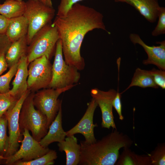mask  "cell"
Returning a JSON list of instances; mask_svg holds the SVG:
<instances>
[{
    "label": "cell",
    "mask_w": 165,
    "mask_h": 165,
    "mask_svg": "<svg viewBox=\"0 0 165 165\" xmlns=\"http://www.w3.org/2000/svg\"><path fill=\"white\" fill-rule=\"evenodd\" d=\"M159 20L157 24L152 32L153 36L165 34V8L161 7L158 14Z\"/></svg>",
    "instance_id": "cell-28"
},
{
    "label": "cell",
    "mask_w": 165,
    "mask_h": 165,
    "mask_svg": "<svg viewBox=\"0 0 165 165\" xmlns=\"http://www.w3.org/2000/svg\"><path fill=\"white\" fill-rule=\"evenodd\" d=\"M8 122L4 115L0 117V159L6 154L9 145V137L7 135Z\"/></svg>",
    "instance_id": "cell-24"
},
{
    "label": "cell",
    "mask_w": 165,
    "mask_h": 165,
    "mask_svg": "<svg viewBox=\"0 0 165 165\" xmlns=\"http://www.w3.org/2000/svg\"><path fill=\"white\" fill-rule=\"evenodd\" d=\"M59 39L57 28L53 23L43 27L35 35L28 45L27 55L29 64L43 56L50 60L55 51Z\"/></svg>",
    "instance_id": "cell-4"
},
{
    "label": "cell",
    "mask_w": 165,
    "mask_h": 165,
    "mask_svg": "<svg viewBox=\"0 0 165 165\" xmlns=\"http://www.w3.org/2000/svg\"><path fill=\"white\" fill-rule=\"evenodd\" d=\"M41 2L44 4L50 7H53L52 0H36Z\"/></svg>",
    "instance_id": "cell-35"
},
{
    "label": "cell",
    "mask_w": 165,
    "mask_h": 165,
    "mask_svg": "<svg viewBox=\"0 0 165 165\" xmlns=\"http://www.w3.org/2000/svg\"><path fill=\"white\" fill-rule=\"evenodd\" d=\"M28 46L27 35L11 43L5 54L8 67H11L27 55Z\"/></svg>",
    "instance_id": "cell-18"
},
{
    "label": "cell",
    "mask_w": 165,
    "mask_h": 165,
    "mask_svg": "<svg viewBox=\"0 0 165 165\" xmlns=\"http://www.w3.org/2000/svg\"><path fill=\"white\" fill-rule=\"evenodd\" d=\"M74 66L66 64L63 57L60 38L56 44L54 60L52 65V76L48 88L60 89L77 84L80 74Z\"/></svg>",
    "instance_id": "cell-5"
},
{
    "label": "cell",
    "mask_w": 165,
    "mask_h": 165,
    "mask_svg": "<svg viewBox=\"0 0 165 165\" xmlns=\"http://www.w3.org/2000/svg\"><path fill=\"white\" fill-rule=\"evenodd\" d=\"M2 160L0 159V164L1 163V162L2 161Z\"/></svg>",
    "instance_id": "cell-36"
},
{
    "label": "cell",
    "mask_w": 165,
    "mask_h": 165,
    "mask_svg": "<svg viewBox=\"0 0 165 165\" xmlns=\"http://www.w3.org/2000/svg\"><path fill=\"white\" fill-rule=\"evenodd\" d=\"M113 106L115 108L118 113L119 119L123 120L124 119L122 113V104L121 101V94L118 91L117 92L116 95L113 100Z\"/></svg>",
    "instance_id": "cell-31"
},
{
    "label": "cell",
    "mask_w": 165,
    "mask_h": 165,
    "mask_svg": "<svg viewBox=\"0 0 165 165\" xmlns=\"http://www.w3.org/2000/svg\"><path fill=\"white\" fill-rule=\"evenodd\" d=\"M18 100L12 95L9 92L0 93V117L13 106Z\"/></svg>",
    "instance_id": "cell-27"
},
{
    "label": "cell",
    "mask_w": 165,
    "mask_h": 165,
    "mask_svg": "<svg viewBox=\"0 0 165 165\" xmlns=\"http://www.w3.org/2000/svg\"><path fill=\"white\" fill-rule=\"evenodd\" d=\"M26 7V2L23 0H6L0 4V14L9 19L22 16Z\"/></svg>",
    "instance_id": "cell-21"
},
{
    "label": "cell",
    "mask_w": 165,
    "mask_h": 165,
    "mask_svg": "<svg viewBox=\"0 0 165 165\" xmlns=\"http://www.w3.org/2000/svg\"><path fill=\"white\" fill-rule=\"evenodd\" d=\"M113 130L101 139L91 143L80 141L79 165H113L117 161L119 151L130 148L133 141L127 135Z\"/></svg>",
    "instance_id": "cell-2"
},
{
    "label": "cell",
    "mask_w": 165,
    "mask_h": 165,
    "mask_svg": "<svg viewBox=\"0 0 165 165\" xmlns=\"http://www.w3.org/2000/svg\"><path fill=\"white\" fill-rule=\"evenodd\" d=\"M131 42L135 45L138 44L141 46L148 55V58L143 61L145 65L153 64L160 69L165 70V41L156 42L159 46H150L146 45L137 34H131L129 36Z\"/></svg>",
    "instance_id": "cell-13"
},
{
    "label": "cell",
    "mask_w": 165,
    "mask_h": 165,
    "mask_svg": "<svg viewBox=\"0 0 165 165\" xmlns=\"http://www.w3.org/2000/svg\"><path fill=\"white\" fill-rule=\"evenodd\" d=\"M151 165H164L165 164V143L158 145L155 149L148 154Z\"/></svg>",
    "instance_id": "cell-26"
},
{
    "label": "cell",
    "mask_w": 165,
    "mask_h": 165,
    "mask_svg": "<svg viewBox=\"0 0 165 165\" xmlns=\"http://www.w3.org/2000/svg\"><path fill=\"white\" fill-rule=\"evenodd\" d=\"M31 92L28 89L19 99L16 104L4 114L8 122L9 145L7 152L3 157H8L13 155L20 148V143L22 139L23 135L19 126V114L24 101Z\"/></svg>",
    "instance_id": "cell-10"
},
{
    "label": "cell",
    "mask_w": 165,
    "mask_h": 165,
    "mask_svg": "<svg viewBox=\"0 0 165 165\" xmlns=\"http://www.w3.org/2000/svg\"><path fill=\"white\" fill-rule=\"evenodd\" d=\"M29 63L27 55L22 57L18 62L17 69L13 81V87L9 93L18 100L28 90L27 79Z\"/></svg>",
    "instance_id": "cell-14"
},
{
    "label": "cell",
    "mask_w": 165,
    "mask_h": 165,
    "mask_svg": "<svg viewBox=\"0 0 165 165\" xmlns=\"http://www.w3.org/2000/svg\"><path fill=\"white\" fill-rule=\"evenodd\" d=\"M23 15L28 24L27 34L28 45L36 33L46 25L52 23L55 10L53 7L36 0H28L26 2Z\"/></svg>",
    "instance_id": "cell-6"
},
{
    "label": "cell",
    "mask_w": 165,
    "mask_h": 165,
    "mask_svg": "<svg viewBox=\"0 0 165 165\" xmlns=\"http://www.w3.org/2000/svg\"><path fill=\"white\" fill-rule=\"evenodd\" d=\"M156 85L162 89L165 88V71L161 69L152 68L150 70Z\"/></svg>",
    "instance_id": "cell-29"
},
{
    "label": "cell",
    "mask_w": 165,
    "mask_h": 165,
    "mask_svg": "<svg viewBox=\"0 0 165 165\" xmlns=\"http://www.w3.org/2000/svg\"><path fill=\"white\" fill-rule=\"evenodd\" d=\"M129 148H123L119 155L117 165H151L150 157L148 155H138L132 151Z\"/></svg>",
    "instance_id": "cell-20"
},
{
    "label": "cell",
    "mask_w": 165,
    "mask_h": 165,
    "mask_svg": "<svg viewBox=\"0 0 165 165\" xmlns=\"http://www.w3.org/2000/svg\"><path fill=\"white\" fill-rule=\"evenodd\" d=\"M64 141L58 142L59 151H64L66 155V165H78L80 160V145L74 135L67 136Z\"/></svg>",
    "instance_id": "cell-17"
},
{
    "label": "cell",
    "mask_w": 165,
    "mask_h": 165,
    "mask_svg": "<svg viewBox=\"0 0 165 165\" xmlns=\"http://www.w3.org/2000/svg\"><path fill=\"white\" fill-rule=\"evenodd\" d=\"M28 74V89L31 92L48 88L52 79V65L46 56L41 57L29 63Z\"/></svg>",
    "instance_id": "cell-8"
},
{
    "label": "cell",
    "mask_w": 165,
    "mask_h": 165,
    "mask_svg": "<svg viewBox=\"0 0 165 165\" xmlns=\"http://www.w3.org/2000/svg\"><path fill=\"white\" fill-rule=\"evenodd\" d=\"M18 66V62L10 68L8 71L0 76V93H5L10 91V82L15 75Z\"/></svg>",
    "instance_id": "cell-25"
},
{
    "label": "cell",
    "mask_w": 165,
    "mask_h": 165,
    "mask_svg": "<svg viewBox=\"0 0 165 165\" xmlns=\"http://www.w3.org/2000/svg\"><path fill=\"white\" fill-rule=\"evenodd\" d=\"M133 86L142 88H158L159 87L155 82L150 71L141 69L139 68H137L136 69L130 83L120 94Z\"/></svg>",
    "instance_id": "cell-22"
},
{
    "label": "cell",
    "mask_w": 165,
    "mask_h": 165,
    "mask_svg": "<svg viewBox=\"0 0 165 165\" xmlns=\"http://www.w3.org/2000/svg\"></svg>",
    "instance_id": "cell-37"
},
{
    "label": "cell",
    "mask_w": 165,
    "mask_h": 165,
    "mask_svg": "<svg viewBox=\"0 0 165 165\" xmlns=\"http://www.w3.org/2000/svg\"><path fill=\"white\" fill-rule=\"evenodd\" d=\"M22 134L21 145L17 151L10 156L1 159L5 164L13 165L18 161H29L42 156L50 150L48 147L41 145L30 134L28 130L24 129Z\"/></svg>",
    "instance_id": "cell-9"
},
{
    "label": "cell",
    "mask_w": 165,
    "mask_h": 165,
    "mask_svg": "<svg viewBox=\"0 0 165 165\" xmlns=\"http://www.w3.org/2000/svg\"><path fill=\"white\" fill-rule=\"evenodd\" d=\"M76 85L60 89L44 88L35 94L33 100L34 105L37 109L46 116L49 128L61 105L62 101L58 99L59 96Z\"/></svg>",
    "instance_id": "cell-7"
},
{
    "label": "cell",
    "mask_w": 165,
    "mask_h": 165,
    "mask_svg": "<svg viewBox=\"0 0 165 165\" xmlns=\"http://www.w3.org/2000/svg\"><path fill=\"white\" fill-rule=\"evenodd\" d=\"M57 157L56 152L51 150L42 156L27 162L18 161L13 165H50L54 163V160Z\"/></svg>",
    "instance_id": "cell-23"
},
{
    "label": "cell",
    "mask_w": 165,
    "mask_h": 165,
    "mask_svg": "<svg viewBox=\"0 0 165 165\" xmlns=\"http://www.w3.org/2000/svg\"><path fill=\"white\" fill-rule=\"evenodd\" d=\"M66 136V132L62 127L61 105L54 120L50 125L46 134L39 142L44 147H48L51 143L60 142L64 141Z\"/></svg>",
    "instance_id": "cell-16"
},
{
    "label": "cell",
    "mask_w": 165,
    "mask_h": 165,
    "mask_svg": "<svg viewBox=\"0 0 165 165\" xmlns=\"http://www.w3.org/2000/svg\"><path fill=\"white\" fill-rule=\"evenodd\" d=\"M82 0H60L58 7L57 16H61L65 15L74 4Z\"/></svg>",
    "instance_id": "cell-30"
},
{
    "label": "cell",
    "mask_w": 165,
    "mask_h": 165,
    "mask_svg": "<svg viewBox=\"0 0 165 165\" xmlns=\"http://www.w3.org/2000/svg\"><path fill=\"white\" fill-rule=\"evenodd\" d=\"M5 53L3 52L0 54V75L8 67L5 58Z\"/></svg>",
    "instance_id": "cell-34"
},
{
    "label": "cell",
    "mask_w": 165,
    "mask_h": 165,
    "mask_svg": "<svg viewBox=\"0 0 165 165\" xmlns=\"http://www.w3.org/2000/svg\"><path fill=\"white\" fill-rule=\"evenodd\" d=\"M11 43L6 34H0V54L6 52Z\"/></svg>",
    "instance_id": "cell-32"
},
{
    "label": "cell",
    "mask_w": 165,
    "mask_h": 165,
    "mask_svg": "<svg viewBox=\"0 0 165 165\" xmlns=\"http://www.w3.org/2000/svg\"><path fill=\"white\" fill-rule=\"evenodd\" d=\"M102 14L93 8L76 3L64 15L57 16L53 24L57 28L62 46L64 60L78 70L85 67L80 54L82 43L86 35L94 29H106Z\"/></svg>",
    "instance_id": "cell-1"
},
{
    "label": "cell",
    "mask_w": 165,
    "mask_h": 165,
    "mask_svg": "<svg viewBox=\"0 0 165 165\" xmlns=\"http://www.w3.org/2000/svg\"><path fill=\"white\" fill-rule=\"evenodd\" d=\"M35 94L31 92L24 101L19 114V124L22 133L26 129L39 142L46 134L49 127L46 116L35 108L33 100Z\"/></svg>",
    "instance_id": "cell-3"
},
{
    "label": "cell",
    "mask_w": 165,
    "mask_h": 165,
    "mask_svg": "<svg viewBox=\"0 0 165 165\" xmlns=\"http://www.w3.org/2000/svg\"><path fill=\"white\" fill-rule=\"evenodd\" d=\"M126 2L134 7L148 21L156 22L161 7L157 0H115Z\"/></svg>",
    "instance_id": "cell-15"
},
{
    "label": "cell",
    "mask_w": 165,
    "mask_h": 165,
    "mask_svg": "<svg viewBox=\"0 0 165 165\" xmlns=\"http://www.w3.org/2000/svg\"><path fill=\"white\" fill-rule=\"evenodd\" d=\"M28 24L23 15L9 19L6 34L11 42L27 35Z\"/></svg>",
    "instance_id": "cell-19"
},
{
    "label": "cell",
    "mask_w": 165,
    "mask_h": 165,
    "mask_svg": "<svg viewBox=\"0 0 165 165\" xmlns=\"http://www.w3.org/2000/svg\"><path fill=\"white\" fill-rule=\"evenodd\" d=\"M117 92L114 89L104 91L95 88L91 90V95L100 107L102 114V127L116 129L113 113L112 103Z\"/></svg>",
    "instance_id": "cell-11"
},
{
    "label": "cell",
    "mask_w": 165,
    "mask_h": 165,
    "mask_svg": "<svg viewBox=\"0 0 165 165\" xmlns=\"http://www.w3.org/2000/svg\"><path fill=\"white\" fill-rule=\"evenodd\" d=\"M9 19L0 14V34H6Z\"/></svg>",
    "instance_id": "cell-33"
},
{
    "label": "cell",
    "mask_w": 165,
    "mask_h": 165,
    "mask_svg": "<svg viewBox=\"0 0 165 165\" xmlns=\"http://www.w3.org/2000/svg\"><path fill=\"white\" fill-rule=\"evenodd\" d=\"M98 105L92 98L87 103V108L83 116L74 127L66 132V136L80 133L85 138L84 141L88 143L95 142L97 140L94 133V128L97 126L93 123V117Z\"/></svg>",
    "instance_id": "cell-12"
}]
</instances>
